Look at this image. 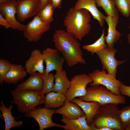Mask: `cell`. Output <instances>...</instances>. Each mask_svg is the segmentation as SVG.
<instances>
[{"label":"cell","instance_id":"obj_1","mask_svg":"<svg viewBox=\"0 0 130 130\" xmlns=\"http://www.w3.org/2000/svg\"><path fill=\"white\" fill-rule=\"evenodd\" d=\"M52 38L56 48L68 66L72 67L79 63L86 64L83 58L81 44L72 35L64 30L58 29L55 31Z\"/></svg>","mask_w":130,"mask_h":130},{"label":"cell","instance_id":"obj_2","mask_svg":"<svg viewBox=\"0 0 130 130\" xmlns=\"http://www.w3.org/2000/svg\"><path fill=\"white\" fill-rule=\"evenodd\" d=\"M91 20L90 13L87 10L71 7L66 13L63 24L67 32L80 41L90 32Z\"/></svg>","mask_w":130,"mask_h":130},{"label":"cell","instance_id":"obj_3","mask_svg":"<svg viewBox=\"0 0 130 130\" xmlns=\"http://www.w3.org/2000/svg\"><path fill=\"white\" fill-rule=\"evenodd\" d=\"M118 105L114 103L100 105L98 113L90 126L96 128L106 127L113 130H124Z\"/></svg>","mask_w":130,"mask_h":130},{"label":"cell","instance_id":"obj_4","mask_svg":"<svg viewBox=\"0 0 130 130\" xmlns=\"http://www.w3.org/2000/svg\"><path fill=\"white\" fill-rule=\"evenodd\" d=\"M13 103L18 110L26 113L39 105L45 104V96L42 92L31 90L18 91L15 89L11 92Z\"/></svg>","mask_w":130,"mask_h":130},{"label":"cell","instance_id":"obj_5","mask_svg":"<svg viewBox=\"0 0 130 130\" xmlns=\"http://www.w3.org/2000/svg\"><path fill=\"white\" fill-rule=\"evenodd\" d=\"M86 93L78 98L86 102L96 101L100 105L109 103L123 104L126 102L125 97L115 94L103 85L87 87Z\"/></svg>","mask_w":130,"mask_h":130},{"label":"cell","instance_id":"obj_6","mask_svg":"<svg viewBox=\"0 0 130 130\" xmlns=\"http://www.w3.org/2000/svg\"><path fill=\"white\" fill-rule=\"evenodd\" d=\"M56 114L55 109L45 107L34 108L28 112L24 114L27 117L34 119L38 123L39 130L53 127L64 128L63 125L53 122L52 120L53 114Z\"/></svg>","mask_w":130,"mask_h":130},{"label":"cell","instance_id":"obj_7","mask_svg":"<svg viewBox=\"0 0 130 130\" xmlns=\"http://www.w3.org/2000/svg\"><path fill=\"white\" fill-rule=\"evenodd\" d=\"M92 80L90 83L91 86H104L113 93L118 95L121 94L119 89V86L121 83V81L117 79L116 78L107 73L105 70L100 71L96 69L89 73Z\"/></svg>","mask_w":130,"mask_h":130},{"label":"cell","instance_id":"obj_8","mask_svg":"<svg viewBox=\"0 0 130 130\" xmlns=\"http://www.w3.org/2000/svg\"><path fill=\"white\" fill-rule=\"evenodd\" d=\"M70 87L65 95L66 101L71 102L74 98L85 95L87 85L92 82L88 75L81 74L71 78Z\"/></svg>","mask_w":130,"mask_h":130},{"label":"cell","instance_id":"obj_9","mask_svg":"<svg viewBox=\"0 0 130 130\" xmlns=\"http://www.w3.org/2000/svg\"><path fill=\"white\" fill-rule=\"evenodd\" d=\"M117 51L114 47L107 46L96 53L102 65L103 70H106L108 74L115 78L117 67L126 61H119L116 59L115 55Z\"/></svg>","mask_w":130,"mask_h":130},{"label":"cell","instance_id":"obj_10","mask_svg":"<svg viewBox=\"0 0 130 130\" xmlns=\"http://www.w3.org/2000/svg\"><path fill=\"white\" fill-rule=\"evenodd\" d=\"M26 25L23 32V35L29 42H31L39 41L43 34L48 31L50 27V24L42 21L37 15Z\"/></svg>","mask_w":130,"mask_h":130},{"label":"cell","instance_id":"obj_11","mask_svg":"<svg viewBox=\"0 0 130 130\" xmlns=\"http://www.w3.org/2000/svg\"><path fill=\"white\" fill-rule=\"evenodd\" d=\"M42 54L46 64L44 74H47L54 70L57 71L63 70L65 60L56 48L47 47L43 50Z\"/></svg>","mask_w":130,"mask_h":130},{"label":"cell","instance_id":"obj_12","mask_svg":"<svg viewBox=\"0 0 130 130\" xmlns=\"http://www.w3.org/2000/svg\"><path fill=\"white\" fill-rule=\"evenodd\" d=\"M16 19L23 22L37 15L39 10L37 0H18L16 5Z\"/></svg>","mask_w":130,"mask_h":130},{"label":"cell","instance_id":"obj_13","mask_svg":"<svg viewBox=\"0 0 130 130\" xmlns=\"http://www.w3.org/2000/svg\"><path fill=\"white\" fill-rule=\"evenodd\" d=\"M16 1L12 0L0 4V13L9 22L15 30L23 32L26 25L21 23L15 17Z\"/></svg>","mask_w":130,"mask_h":130},{"label":"cell","instance_id":"obj_14","mask_svg":"<svg viewBox=\"0 0 130 130\" xmlns=\"http://www.w3.org/2000/svg\"><path fill=\"white\" fill-rule=\"evenodd\" d=\"M44 61L40 51L36 49L32 50L29 58L25 62V68L27 73L30 74L37 71L44 74Z\"/></svg>","mask_w":130,"mask_h":130},{"label":"cell","instance_id":"obj_15","mask_svg":"<svg viewBox=\"0 0 130 130\" xmlns=\"http://www.w3.org/2000/svg\"><path fill=\"white\" fill-rule=\"evenodd\" d=\"M96 5L95 0H77L73 7L76 9H85L88 10L103 27L106 16L98 10Z\"/></svg>","mask_w":130,"mask_h":130},{"label":"cell","instance_id":"obj_16","mask_svg":"<svg viewBox=\"0 0 130 130\" xmlns=\"http://www.w3.org/2000/svg\"><path fill=\"white\" fill-rule=\"evenodd\" d=\"M30 75L26 80L17 85L15 89L18 91L34 90L42 92L44 82L43 74L35 72Z\"/></svg>","mask_w":130,"mask_h":130},{"label":"cell","instance_id":"obj_17","mask_svg":"<svg viewBox=\"0 0 130 130\" xmlns=\"http://www.w3.org/2000/svg\"><path fill=\"white\" fill-rule=\"evenodd\" d=\"M108 26V33L105 36V41L107 46L114 47L115 44L119 40L122 34L117 30L116 27L118 23V19L107 15L105 18Z\"/></svg>","mask_w":130,"mask_h":130},{"label":"cell","instance_id":"obj_18","mask_svg":"<svg viewBox=\"0 0 130 130\" xmlns=\"http://www.w3.org/2000/svg\"><path fill=\"white\" fill-rule=\"evenodd\" d=\"M55 110L56 114L73 119L78 118L85 114L77 104L66 100L62 106L55 109Z\"/></svg>","mask_w":130,"mask_h":130},{"label":"cell","instance_id":"obj_19","mask_svg":"<svg viewBox=\"0 0 130 130\" xmlns=\"http://www.w3.org/2000/svg\"><path fill=\"white\" fill-rule=\"evenodd\" d=\"M71 102L77 104L80 107L86 115L87 123L90 126L98 111L100 104L96 101L86 102L76 98Z\"/></svg>","mask_w":130,"mask_h":130},{"label":"cell","instance_id":"obj_20","mask_svg":"<svg viewBox=\"0 0 130 130\" xmlns=\"http://www.w3.org/2000/svg\"><path fill=\"white\" fill-rule=\"evenodd\" d=\"M27 73L25 68L22 65L12 64L4 82L8 84H16L26 77Z\"/></svg>","mask_w":130,"mask_h":130},{"label":"cell","instance_id":"obj_21","mask_svg":"<svg viewBox=\"0 0 130 130\" xmlns=\"http://www.w3.org/2000/svg\"><path fill=\"white\" fill-rule=\"evenodd\" d=\"M64 123L65 130H91L87 124L85 114L78 118L73 119L62 116L61 120Z\"/></svg>","mask_w":130,"mask_h":130},{"label":"cell","instance_id":"obj_22","mask_svg":"<svg viewBox=\"0 0 130 130\" xmlns=\"http://www.w3.org/2000/svg\"><path fill=\"white\" fill-rule=\"evenodd\" d=\"M12 101L9 107L7 108L5 105L4 102L1 100L0 110L2 112V116L3 117L5 123V130H9L12 128L21 126L23 125V122L21 120L16 121L15 119L13 116L11 110L13 108Z\"/></svg>","mask_w":130,"mask_h":130},{"label":"cell","instance_id":"obj_23","mask_svg":"<svg viewBox=\"0 0 130 130\" xmlns=\"http://www.w3.org/2000/svg\"><path fill=\"white\" fill-rule=\"evenodd\" d=\"M54 77L55 83L53 91L65 95L71 84V81L69 80L66 71L63 70L57 71Z\"/></svg>","mask_w":130,"mask_h":130},{"label":"cell","instance_id":"obj_24","mask_svg":"<svg viewBox=\"0 0 130 130\" xmlns=\"http://www.w3.org/2000/svg\"><path fill=\"white\" fill-rule=\"evenodd\" d=\"M45 96V107L50 108H59L62 106L66 100L64 94L53 91Z\"/></svg>","mask_w":130,"mask_h":130},{"label":"cell","instance_id":"obj_25","mask_svg":"<svg viewBox=\"0 0 130 130\" xmlns=\"http://www.w3.org/2000/svg\"><path fill=\"white\" fill-rule=\"evenodd\" d=\"M95 2L97 6L101 7L107 15L118 20L119 11L114 0H95Z\"/></svg>","mask_w":130,"mask_h":130},{"label":"cell","instance_id":"obj_26","mask_svg":"<svg viewBox=\"0 0 130 130\" xmlns=\"http://www.w3.org/2000/svg\"><path fill=\"white\" fill-rule=\"evenodd\" d=\"M104 30L100 37L95 42L91 44L83 45L82 48L88 52H91L92 55L107 47V45L105 41Z\"/></svg>","mask_w":130,"mask_h":130},{"label":"cell","instance_id":"obj_27","mask_svg":"<svg viewBox=\"0 0 130 130\" xmlns=\"http://www.w3.org/2000/svg\"><path fill=\"white\" fill-rule=\"evenodd\" d=\"M54 10L51 1L43 8L39 11L37 15L42 21L50 24L53 20V15Z\"/></svg>","mask_w":130,"mask_h":130},{"label":"cell","instance_id":"obj_28","mask_svg":"<svg viewBox=\"0 0 130 130\" xmlns=\"http://www.w3.org/2000/svg\"><path fill=\"white\" fill-rule=\"evenodd\" d=\"M116 6L124 17L130 15V0H114Z\"/></svg>","mask_w":130,"mask_h":130},{"label":"cell","instance_id":"obj_29","mask_svg":"<svg viewBox=\"0 0 130 130\" xmlns=\"http://www.w3.org/2000/svg\"><path fill=\"white\" fill-rule=\"evenodd\" d=\"M43 75L44 82L42 93L45 95L53 91L54 78L52 73L50 72Z\"/></svg>","mask_w":130,"mask_h":130},{"label":"cell","instance_id":"obj_30","mask_svg":"<svg viewBox=\"0 0 130 130\" xmlns=\"http://www.w3.org/2000/svg\"><path fill=\"white\" fill-rule=\"evenodd\" d=\"M120 117L124 130H130V106L120 110Z\"/></svg>","mask_w":130,"mask_h":130},{"label":"cell","instance_id":"obj_31","mask_svg":"<svg viewBox=\"0 0 130 130\" xmlns=\"http://www.w3.org/2000/svg\"><path fill=\"white\" fill-rule=\"evenodd\" d=\"M11 63L8 60L0 59V84H2L7 73L9 70Z\"/></svg>","mask_w":130,"mask_h":130},{"label":"cell","instance_id":"obj_32","mask_svg":"<svg viewBox=\"0 0 130 130\" xmlns=\"http://www.w3.org/2000/svg\"><path fill=\"white\" fill-rule=\"evenodd\" d=\"M119 89L122 95L130 97V86L126 85L121 82L119 86Z\"/></svg>","mask_w":130,"mask_h":130},{"label":"cell","instance_id":"obj_33","mask_svg":"<svg viewBox=\"0 0 130 130\" xmlns=\"http://www.w3.org/2000/svg\"><path fill=\"white\" fill-rule=\"evenodd\" d=\"M0 25L3 26L7 29L11 28L15 30L14 27L0 13Z\"/></svg>","mask_w":130,"mask_h":130},{"label":"cell","instance_id":"obj_34","mask_svg":"<svg viewBox=\"0 0 130 130\" xmlns=\"http://www.w3.org/2000/svg\"><path fill=\"white\" fill-rule=\"evenodd\" d=\"M62 0H51V2L54 10L56 8L60 9L62 6Z\"/></svg>","mask_w":130,"mask_h":130},{"label":"cell","instance_id":"obj_35","mask_svg":"<svg viewBox=\"0 0 130 130\" xmlns=\"http://www.w3.org/2000/svg\"><path fill=\"white\" fill-rule=\"evenodd\" d=\"M37 0L39 6V11L43 8L51 1V0Z\"/></svg>","mask_w":130,"mask_h":130},{"label":"cell","instance_id":"obj_36","mask_svg":"<svg viewBox=\"0 0 130 130\" xmlns=\"http://www.w3.org/2000/svg\"><path fill=\"white\" fill-rule=\"evenodd\" d=\"M90 127L91 130H113L111 129L106 127H103L96 128L93 127Z\"/></svg>","mask_w":130,"mask_h":130},{"label":"cell","instance_id":"obj_37","mask_svg":"<svg viewBox=\"0 0 130 130\" xmlns=\"http://www.w3.org/2000/svg\"><path fill=\"white\" fill-rule=\"evenodd\" d=\"M12 0H0V4Z\"/></svg>","mask_w":130,"mask_h":130},{"label":"cell","instance_id":"obj_38","mask_svg":"<svg viewBox=\"0 0 130 130\" xmlns=\"http://www.w3.org/2000/svg\"><path fill=\"white\" fill-rule=\"evenodd\" d=\"M127 38L129 43L130 45V32L128 34V35Z\"/></svg>","mask_w":130,"mask_h":130},{"label":"cell","instance_id":"obj_39","mask_svg":"<svg viewBox=\"0 0 130 130\" xmlns=\"http://www.w3.org/2000/svg\"><path fill=\"white\" fill-rule=\"evenodd\" d=\"M129 28L130 29V23H129Z\"/></svg>","mask_w":130,"mask_h":130},{"label":"cell","instance_id":"obj_40","mask_svg":"<svg viewBox=\"0 0 130 130\" xmlns=\"http://www.w3.org/2000/svg\"><path fill=\"white\" fill-rule=\"evenodd\" d=\"M16 0V1H17V0Z\"/></svg>","mask_w":130,"mask_h":130}]
</instances>
